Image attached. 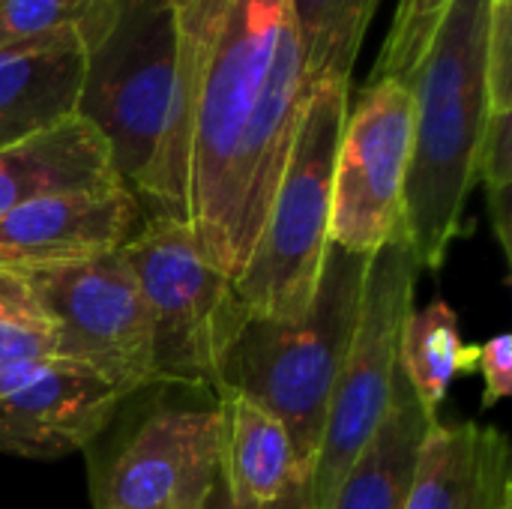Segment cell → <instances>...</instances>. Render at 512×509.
<instances>
[{"instance_id":"28","label":"cell","mask_w":512,"mask_h":509,"mask_svg":"<svg viewBox=\"0 0 512 509\" xmlns=\"http://www.w3.org/2000/svg\"><path fill=\"white\" fill-rule=\"evenodd\" d=\"M177 3H180V0H174V6H177Z\"/></svg>"},{"instance_id":"20","label":"cell","mask_w":512,"mask_h":509,"mask_svg":"<svg viewBox=\"0 0 512 509\" xmlns=\"http://www.w3.org/2000/svg\"><path fill=\"white\" fill-rule=\"evenodd\" d=\"M450 0H399L393 27L384 39L378 63L372 69L369 84L375 81H405L411 69L420 63L444 9Z\"/></svg>"},{"instance_id":"11","label":"cell","mask_w":512,"mask_h":509,"mask_svg":"<svg viewBox=\"0 0 512 509\" xmlns=\"http://www.w3.org/2000/svg\"><path fill=\"white\" fill-rule=\"evenodd\" d=\"M141 219L144 207L123 183L27 201L0 216V267L27 276L111 255Z\"/></svg>"},{"instance_id":"9","label":"cell","mask_w":512,"mask_h":509,"mask_svg":"<svg viewBox=\"0 0 512 509\" xmlns=\"http://www.w3.org/2000/svg\"><path fill=\"white\" fill-rule=\"evenodd\" d=\"M222 468L219 408H162L111 459L96 509H201Z\"/></svg>"},{"instance_id":"22","label":"cell","mask_w":512,"mask_h":509,"mask_svg":"<svg viewBox=\"0 0 512 509\" xmlns=\"http://www.w3.org/2000/svg\"><path fill=\"white\" fill-rule=\"evenodd\" d=\"M486 84L492 111H512V0H492Z\"/></svg>"},{"instance_id":"3","label":"cell","mask_w":512,"mask_h":509,"mask_svg":"<svg viewBox=\"0 0 512 509\" xmlns=\"http://www.w3.org/2000/svg\"><path fill=\"white\" fill-rule=\"evenodd\" d=\"M369 261L372 255L330 243L309 312L297 321L249 318L225 366L222 390L249 396L285 426L297 471L309 480L357 330Z\"/></svg>"},{"instance_id":"18","label":"cell","mask_w":512,"mask_h":509,"mask_svg":"<svg viewBox=\"0 0 512 509\" xmlns=\"http://www.w3.org/2000/svg\"><path fill=\"white\" fill-rule=\"evenodd\" d=\"M300 36L306 81H351L357 54L381 0H288Z\"/></svg>"},{"instance_id":"13","label":"cell","mask_w":512,"mask_h":509,"mask_svg":"<svg viewBox=\"0 0 512 509\" xmlns=\"http://www.w3.org/2000/svg\"><path fill=\"white\" fill-rule=\"evenodd\" d=\"M81 72L75 24L0 45V147L72 120Z\"/></svg>"},{"instance_id":"4","label":"cell","mask_w":512,"mask_h":509,"mask_svg":"<svg viewBox=\"0 0 512 509\" xmlns=\"http://www.w3.org/2000/svg\"><path fill=\"white\" fill-rule=\"evenodd\" d=\"M345 117L348 84H315L258 240L234 282L249 318L297 321L312 306L330 249L333 168Z\"/></svg>"},{"instance_id":"12","label":"cell","mask_w":512,"mask_h":509,"mask_svg":"<svg viewBox=\"0 0 512 509\" xmlns=\"http://www.w3.org/2000/svg\"><path fill=\"white\" fill-rule=\"evenodd\" d=\"M405 509H512L510 444L480 423L429 429L420 444Z\"/></svg>"},{"instance_id":"2","label":"cell","mask_w":512,"mask_h":509,"mask_svg":"<svg viewBox=\"0 0 512 509\" xmlns=\"http://www.w3.org/2000/svg\"><path fill=\"white\" fill-rule=\"evenodd\" d=\"M75 33L84 57L75 117L96 129L114 177L147 204L174 108V0H87Z\"/></svg>"},{"instance_id":"1","label":"cell","mask_w":512,"mask_h":509,"mask_svg":"<svg viewBox=\"0 0 512 509\" xmlns=\"http://www.w3.org/2000/svg\"><path fill=\"white\" fill-rule=\"evenodd\" d=\"M492 0H450L405 78L414 105L402 234L420 270H441L462 237L489 120L486 42Z\"/></svg>"},{"instance_id":"16","label":"cell","mask_w":512,"mask_h":509,"mask_svg":"<svg viewBox=\"0 0 512 509\" xmlns=\"http://www.w3.org/2000/svg\"><path fill=\"white\" fill-rule=\"evenodd\" d=\"M435 423L438 417L417 402L399 369L393 405L375 438L345 474L330 509H405L420 444Z\"/></svg>"},{"instance_id":"10","label":"cell","mask_w":512,"mask_h":509,"mask_svg":"<svg viewBox=\"0 0 512 509\" xmlns=\"http://www.w3.org/2000/svg\"><path fill=\"white\" fill-rule=\"evenodd\" d=\"M123 399V387L66 357L12 363L0 369V450L24 459L78 453L105 432Z\"/></svg>"},{"instance_id":"7","label":"cell","mask_w":512,"mask_h":509,"mask_svg":"<svg viewBox=\"0 0 512 509\" xmlns=\"http://www.w3.org/2000/svg\"><path fill=\"white\" fill-rule=\"evenodd\" d=\"M24 279L57 339V357L96 369L129 396L156 384L147 309L120 249Z\"/></svg>"},{"instance_id":"26","label":"cell","mask_w":512,"mask_h":509,"mask_svg":"<svg viewBox=\"0 0 512 509\" xmlns=\"http://www.w3.org/2000/svg\"><path fill=\"white\" fill-rule=\"evenodd\" d=\"M267 509H312V480L300 477L273 507Z\"/></svg>"},{"instance_id":"8","label":"cell","mask_w":512,"mask_h":509,"mask_svg":"<svg viewBox=\"0 0 512 509\" xmlns=\"http://www.w3.org/2000/svg\"><path fill=\"white\" fill-rule=\"evenodd\" d=\"M414 105L405 81L366 84L348 108L336 168L330 243L375 255L402 225Z\"/></svg>"},{"instance_id":"23","label":"cell","mask_w":512,"mask_h":509,"mask_svg":"<svg viewBox=\"0 0 512 509\" xmlns=\"http://www.w3.org/2000/svg\"><path fill=\"white\" fill-rule=\"evenodd\" d=\"M477 372L483 375V408H495L512 393V336L498 333L486 345H477Z\"/></svg>"},{"instance_id":"14","label":"cell","mask_w":512,"mask_h":509,"mask_svg":"<svg viewBox=\"0 0 512 509\" xmlns=\"http://www.w3.org/2000/svg\"><path fill=\"white\" fill-rule=\"evenodd\" d=\"M120 183L108 147L90 123L72 117L27 141L0 147V216L60 192Z\"/></svg>"},{"instance_id":"25","label":"cell","mask_w":512,"mask_h":509,"mask_svg":"<svg viewBox=\"0 0 512 509\" xmlns=\"http://www.w3.org/2000/svg\"><path fill=\"white\" fill-rule=\"evenodd\" d=\"M0 321L21 324V327H48L27 279L6 267H0Z\"/></svg>"},{"instance_id":"27","label":"cell","mask_w":512,"mask_h":509,"mask_svg":"<svg viewBox=\"0 0 512 509\" xmlns=\"http://www.w3.org/2000/svg\"><path fill=\"white\" fill-rule=\"evenodd\" d=\"M201 509H261V507H252V504H237V501L231 498V492H228V486H225L222 474H219V480H216V486H213V492H210L207 504H204Z\"/></svg>"},{"instance_id":"24","label":"cell","mask_w":512,"mask_h":509,"mask_svg":"<svg viewBox=\"0 0 512 509\" xmlns=\"http://www.w3.org/2000/svg\"><path fill=\"white\" fill-rule=\"evenodd\" d=\"M39 357H57V339L48 327H21L0 321V369Z\"/></svg>"},{"instance_id":"15","label":"cell","mask_w":512,"mask_h":509,"mask_svg":"<svg viewBox=\"0 0 512 509\" xmlns=\"http://www.w3.org/2000/svg\"><path fill=\"white\" fill-rule=\"evenodd\" d=\"M222 480L237 504L273 507L303 474L285 426L237 390L219 393ZM309 480V477H306Z\"/></svg>"},{"instance_id":"21","label":"cell","mask_w":512,"mask_h":509,"mask_svg":"<svg viewBox=\"0 0 512 509\" xmlns=\"http://www.w3.org/2000/svg\"><path fill=\"white\" fill-rule=\"evenodd\" d=\"M87 0H0V45L75 24Z\"/></svg>"},{"instance_id":"5","label":"cell","mask_w":512,"mask_h":509,"mask_svg":"<svg viewBox=\"0 0 512 509\" xmlns=\"http://www.w3.org/2000/svg\"><path fill=\"white\" fill-rule=\"evenodd\" d=\"M120 255L147 309L156 384L222 390L228 357L249 324L234 282L213 267L192 228L168 216H147Z\"/></svg>"},{"instance_id":"19","label":"cell","mask_w":512,"mask_h":509,"mask_svg":"<svg viewBox=\"0 0 512 509\" xmlns=\"http://www.w3.org/2000/svg\"><path fill=\"white\" fill-rule=\"evenodd\" d=\"M477 180H483L486 186V207H489L498 246L504 258L512 261V111H489L483 144H480Z\"/></svg>"},{"instance_id":"6","label":"cell","mask_w":512,"mask_h":509,"mask_svg":"<svg viewBox=\"0 0 512 509\" xmlns=\"http://www.w3.org/2000/svg\"><path fill=\"white\" fill-rule=\"evenodd\" d=\"M417 273V258L399 225L369 261L357 330L330 399L321 453L312 471V509H330L345 474L393 405L399 339L414 309Z\"/></svg>"},{"instance_id":"17","label":"cell","mask_w":512,"mask_h":509,"mask_svg":"<svg viewBox=\"0 0 512 509\" xmlns=\"http://www.w3.org/2000/svg\"><path fill=\"white\" fill-rule=\"evenodd\" d=\"M399 369L417 402L438 417L453 381L477 372V345L462 342L459 315L447 300L411 309L399 339Z\"/></svg>"}]
</instances>
